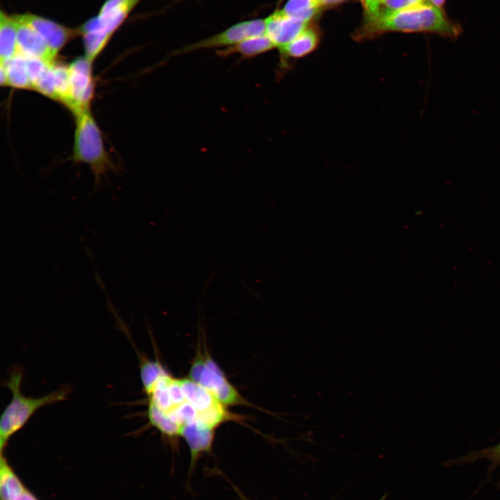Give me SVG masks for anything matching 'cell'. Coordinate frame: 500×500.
<instances>
[{
	"instance_id": "1",
	"label": "cell",
	"mask_w": 500,
	"mask_h": 500,
	"mask_svg": "<svg viewBox=\"0 0 500 500\" xmlns=\"http://www.w3.org/2000/svg\"><path fill=\"white\" fill-rule=\"evenodd\" d=\"M22 377V369L15 367L5 383L12 397L0 420L1 453H3L10 439L24 428L35 412L44 406L65 400L72 391L69 386L63 385L44 396L26 397L21 390Z\"/></svg>"
},
{
	"instance_id": "2",
	"label": "cell",
	"mask_w": 500,
	"mask_h": 500,
	"mask_svg": "<svg viewBox=\"0 0 500 500\" xmlns=\"http://www.w3.org/2000/svg\"><path fill=\"white\" fill-rule=\"evenodd\" d=\"M363 35L385 31L431 32L456 37L460 28L438 7L424 3L380 19H367Z\"/></svg>"
},
{
	"instance_id": "3",
	"label": "cell",
	"mask_w": 500,
	"mask_h": 500,
	"mask_svg": "<svg viewBox=\"0 0 500 500\" xmlns=\"http://www.w3.org/2000/svg\"><path fill=\"white\" fill-rule=\"evenodd\" d=\"M75 117L74 160L89 165L97 178L111 167L101 131L90 110Z\"/></svg>"
},
{
	"instance_id": "4",
	"label": "cell",
	"mask_w": 500,
	"mask_h": 500,
	"mask_svg": "<svg viewBox=\"0 0 500 500\" xmlns=\"http://www.w3.org/2000/svg\"><path fill=\"white\" fill-rule=\"evenodd\" d=\"M206 350L197 351L189 369L188 378L208 390L225 406L247 403Z\"/></svg>"
},
{
	"instance_id": "5",
	"label": "cell",
	"mask_w": 500,
	"mask_h": 500,
	"mask_svg": "<svg viewBox=\"0 0 500 500\" xmlns=\"http://www.w3.org/2000/svg\"><path fill=\"white\" fill-rule=\"evenodd\" d=\"M265 34V19H256L235 24L209 38L187 45L172 53V56L194 51L233 47L242 40Z\"/></svg>"
},
{
	"instance_id": "6",
	"label": "cell",
	"mask_w": 500,
	"mask_h": 500,
	"mask_svg": "<svg viewBox=\"0 0 500 500\" xmlns=\"http://www.w3.org/2000/svg\"><path fill=\"white\" fill-rule=\"evenodd\" d=\"M92 62L85 56L79 57L69 65V97L67 106L74 115L90 110L94 96Z\"/></svg>"
},
{
	"instance_id": "7",
	"label": "cell",
	"mask_w": 500,
	"mask_h": 500,
	"mask_svg": "<svg viewBox=\"0 0 500 500\" xmlns=\"http://www.w3.org/2000/svg\"><path fill=\"white\" fill-rule=\"evenodd\" d=\"M140 1L107 0L101 7L99 15L87 22L79 29L80 33L97 35L108 42Z\"/></svg>"
},
{
	"instance_id": "8",
	"label": "cell",
	"mask_w": 500,
	"mask_h": 500,
	"mask_svg": "<svg viewBox=\"0 0 500 500\" xmlns=\"http://www.w3.org/2000/svg\"><path fill=\"white\" fill-rule=\"evenodd\" d=\"M185 398L197 410L198 421L213 425L223 417L226 407L208 390L188 378L181 379Z\"/></svg>"
},
{
	"instance_id": "9",
	"label": "cell",
	"mask_w": 500,
	"mask_h": 500,
	"mask_svg": "<svg viewBox=\"0 0 500 500\" xmlns=\"http://www.w3.org/2000/svg\"><path fill=\"white\" fill-rule=\"evenodd\" d=\"M265 19V34L278 49L294 40L308 28L309 23L288 17L282 10L275 11Z\"/></svg>"
},
{
	"instance_id": "10",
	"label": "cell",
	"mask_w": 500,
	"mask_h": 500,
	"mask_svg": "<svg viewBox=\"0 0 500 500\" xmlns=\"http://www.w3.org/2000/svg\"><path fill=\"white\" fill-rule=\"evenodd\" d=\"M19 16L41 35L55 56L71 38L78 33H80L79 30L68 28L35 15L24 14Z\"/></svg>"
},
{
	"instance_id": "11",
	"label": "cell",
	"mask_w": 500,
	"mask_h": 500,
	"mask_svg": "<svg viewBox=\"0 0 500 500\" xmlns=\"http://www.w3.org/2000/svg\"><path fill=\"white\" fill-rule=\"evenodd\" d=\"M17 22V53L28 58H38L52 62L53 55L41 35L19 15Z\"/></svg>"
},
{
	"instance_id": "12",
	"label": "cell",
	"mask_w": 500,
	"mask_h": 500,
	"mask_svg": "<svg viewBox=\"0 0 500 500\" xmlns=\"http://www.w3.org/2000/svg\"><path fill=\"white\" fill-rule=\"evenodd\" d=\"M215 428L195 420L182 426L180 436L186 442L190 453V468H192L199 458L212 450Z\"/></svg>"
},
{
	"instance_id": "13",
	"label": "cell",
	"mask_w": 500,
	"mask_h": 500,
	"mask_svg": "<svg viewBox=\"0 0 500 500\" xmlns=\"http://www.w3.org/2000/svg\"><path fill=\"white\" fill-rule=\"evenodd\" d=\"M274 48V43L264 34L248 38L233 47L217 50L216 53L222 57L239 54L244 58H251Z\"/></svg>"
},
{
	"instance_id": "14",
	"label": "cell",
	"mask_w": 500,
	"mask_h": 500,
	"mask_svg": "<svg viewBox=\"0 0 500 500\" xmlns=\"http://www.w3.org/2000/svg\"><path fill=\"white\" fill-rule=\"evenodd\" d=\"M17 54V22L15 16L1 11L0 15V58L6 62Z\"/></svg>"
},
{
	"instance_id": "15",
	"label": "cell",
	"mask_w": 500,
	"mask_h": 500,
	"mask_svg": "<svg viewBox=\"0 0 500 500\" xmlns=\"http://www.w3.org/2000/svg\"><path fill=\"white\" fill-rule=\"evenodd\" d=\"M0 69L5 74L6 86L17 89H32L26 57L17 53L6 62H1Z\"/></svg>"
},
{
	"instance_id": "16",
	"label": "cell",
	"mask_w": 500,
	"mask_h": 500,
	"mask_svg": "<svg viewBox=\"0 0 500 500\" xmlns=\"http://www.w3.org/2000/svg\"><path fill=\"white\" fill-rule=\"evenodd\" d=\"M317 42L316 32L307 28L294 40L279 49L283 60L282 64L286 58H299L308 54L315 49Z\"/></svg>"
},
{
	"instance_id": "17",
	"label": "cell",
	"mask_w": 500,
	"mask_h": 500,
	"mask_svg": "<svg viewBox=\"0 0 500 500\" xmlns=\"http://www.w3.org/2000/svg\"><path fill=\"white\" fill-rule=\"evenodd\" d=\"M483 458L488 460L490 462L488 469L487 481H488L490 478L493 471L497 467L500 466V441L493 446L480 450L471 451L465 456L446 460L443 464L445 467L462 465L473 463L478 460ZM499 484L500 485V483Z\"/></svg>"
},
{
	"instance_id": "18",
	"label": "cell",
	"mask_w": 500,
	"mask_h": 500,
	"mask_svg": "<svg viewBox=\"0 0 500 500\" xmlns=\"http://www.w3.org/2000/svg\"><path fill=\"white\" fill-rule=\"evenodd\" d=\"M20 479L8 464L7 459L1 453L0 460V494L1 500H13L24 489Z\"/></svg>"
},
{
	"instance_id": "19",
	"label": "cell",
	"mask_w": 500,
	"mask_h": 500,
	"mask_svg": "<svg viewBox=\"0 0 500 500\" xmlns=\"http://www.w3.org/2000/svg\"><path fill=\"white\" fill-rule=\"evenodd\" d=\"M147 417L149 423L169 439L172 440L180 435L182 426L166 413L149 404Z\"/></svg>"
},
{
	"instance_id": "20",
	"label": "cell",
	"mask_w": 500,
	"mask_h": 500,
	"mask_svg": "<svg viewBox=\"0 0 500 500\" xmlns=\"http://www.w3.org/2000/svg\"><path fill=\"white\" fill-rule=\"evenodd\" d=\"M140 376L143 390L151 386L160 376L169 372L160 361L139 355Z\"/></svg>"
},
{
	"instance_id": "21",
	"label": "cell",
	"mask_w": 500,
	"mask_h": 500,
	"mask_svg": "<svg viewBox=\"0 0 500 500\" xmlns=\"http://www.w3.org/2000/svg\"><path fill=\"white\" fill-rule=\"evenodd\" d=\"M319 8L315 0H288L282 11L292 18L309 22Z\"/></svg>"
},
{
	"instance_id": "22",
	"label": "cell",
	"mask_w": 500,
	"mask_h": 500,
	"mask_svg": "<svg viewBox=\"0 0 500 500\" xmlns=\"http://www.w3.org/2000/svg\"><path fill=\"white\" fill-rule=\"evenodd\" d=\"M424 3H427L426 0H383L376 14L367 19H375L383 18L395 12Z\"/></svg>"
},
{
	"instance_id": "23",
	"label": "cell",
	"mask_w": 500,
	"mask_h": 500,
	"mask_svg": "<svg viewBox=\"0 0 500 500\" xmlns=\"http://www.w3.org/2000/svg\"><path fill=\"white\" fill-rule=\"evenodd\" d=\"M361 1L367 13V17H370L376 14L382 0H361Z\"/></svg>"
},
{
	"instance_id": "24",
	"label": "cell",
	"mask_w": 500,
	"mask_h": 500,
	"mask_svg": "<svg viewBox=\"0 0 500 500\" xmlns=\"http://www.w3.org/2000/svg\"><path fill=\"white\" fill-rule=\"evenodd\" d=\"M13 500H38L30 491L25 488L15 499Z\"/></svg>"
},
{
	"instance_id": "25",
	"label": "cell",
	"mask_w": 500,
	"mask_h": 500,
	"mask_svg": "<svg viewBox=\"0 0 500 500\" xmlns=\"http://www.w3.org/2000/svg\"><path fill=\"white\" fill-rule=\"evenodd\" d=\"M317 6L320 8L323 6L330 5L333 3H336L338 2H341L344 0H315Z\"/></svg>"
},
{
	"instance_id": "26",
	"label": "cell",
	"mask_w": 500,
	"mask_h": 500,
	"mask_svg": "<svg viewBox=\"0 0 500 500\" xmlns=\"http://www.w3.org/2000/svg\"><path fill=\"white\" fill-rule=\"evenodd\" d=\"M445 0H426V2L433 6L440 8L444 4Z\"/></svg>"
},
{
	"instance_id": "27",
	"label": "cell",
	"mask_w": 500,
	"mask_h": 500,
	"mask_svg": "<svg viewBox=\"0 0 500 500\" xmlns=\"http://www.w3.org/2000/svg\"><path fill=\"white\" fill-rule=\"evenodd\" d=\"M383 499H384V497H383V498H382V499H381L380 500H383Z\"/></svg>"
},
{
	"instance_id": "28",
	"label": "cell",
	"mask_w": 500,
	"mask_h": 500,
	"mask_svg": "<svg viewBox=\"0 0 500 500\" xmlns=\"http://www.w3.org/2000/svg\"><path fill=\"white\" fill-rule=\"evenodd\" d=\"M383 1V0H382ZM382 2V1H381Z\"/></svg>"
}]
</instances>
